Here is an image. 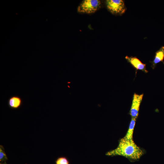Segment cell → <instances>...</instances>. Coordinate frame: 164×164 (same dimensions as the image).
<instances>
[{
  "label": "cell",
  "instance_id": "cell-1",
  "mask_svg": "<svg viewBox=\"0 0 164 164\" xmlns=\"http://www.w3.org/2000/svg\"><path fill=\"white\" fill-rule=\"evenodd\" d=\"M143 150L138 146L133 139H127L124 137L119 140L117 147L107 152L106 155L109 156L120 155L128 159L136 160L144 154Z\"/></svg>",
  "mask_w": 164,
  "mask_h": 164
},
{
  "label": "cell",
  "instance_id": "cell-2",
  "mask_svg": "<svg viewBox=\"0 0 164 164\" xmlns=\"http://www.w3.org/2000/svg\"><path fill=\"white\" fill-rule=\"evenodd\" d=\"M101 4L99 0H84L78 6L77 10L81 13H94L101 8Z\"/></svg>",
  "mask_w": 164,
  "mask_h": 164
},
{
  "label": "cell",
  "instance_id": "cell-3",
  "mask_svg": "<svg viewBox=\"0 0 164 164\" xmlns=\"http://www.w3.org/2000/svg\"><path fill=\"white\" fill-rule=\"evenodd\" d=\"M106 4L108 10L114 15H121L125 11L124 2L122 0H107Z\"/></svg>",
  "mask_w": 164,
  "mask_h": 164
},
{
  "label": "cell",
  "instance_id": "cell-4",
  "mask_svg": "<svg viewBox=\"0 0 164 164\" xmlns=\"http://www.w3.org/2000/svg\"><path fill=\"white\" fill-rule=\"evenodd\" d=\"M143 94H134L132 104L130 111L131 118H137L140 106L142 102Z\"/></svg>",
  "mask_w": 164,
  "mask_h": 164
},
{
  "label": "cell",
  "instance_id": "cell-5",
  "mask_svg": "<svg viewBox=\"0 0 164 164\" xmlns=\"http://www.w3.org/2000/svg\"><path fill=\"white\" fill-rule=\"evenodd\" d=\"M125 58L136 70H141L145 73L148 72L146 68V65L142 63L138 58L135 57L126 56Z\"/></svg>",
  "mask_w": 164,
  "mask_h": 164
},
{
  "label": "cell",
  "instance_id": "cell-6",
  "mask_svg": "<svg viewBox=\"0 0 164 164\" xmlns=\"http://www.w3.org/2000/svg\"><path fill=\"white\" fill-rule=\"evenodd\" d=\"M21 98L17 95H13L9 97L8 101L9 107L12 109H17L19 108L22 104Z\"/></svg>",
  "mask_w": 164,
  "mask_h": 164
},
{
  "label": "cell",
  "instance_id": "cell-7",
  "mask_svg": "<svg viewBox=\"0 0 164 164\" xmlns=\"http://www.w3.org/2000/svg\"><path fill=\"white\" fill-rule=\"evenodd\" d=\"M164 58V46L161 47L155 53L153 60L151 62V67L154 69L157 64L160 62H163Z\"/></svg>",
  "mask_w": 164,
  "mask_h": 164
},
{
  "label": "cell",
  "instance_id": "cell-8",
  "mask_svg": "<svg viewBox=\"0 0 164 164\" xmlns=\"http://www.w3.org/2000/svg\"><path fill=\"white\" fill-rule=\"evenodd\" d=\"M129 128L126 135L124 137L127 139H132L136 121V118H131Z\"/></svg>",
  "mask_w": 164,
  "mask_h": 164
},
{
  "label": "cell",
  "instance_id": "cell-9",
  "mask_svg": "<svg viewBox=\"0 0 164 164\" xmlns=\"http://www.w3.org/2000/svg\"><path fill=\"white\" fill-rule=\"evenodd\" d=\"M56 164H70V162L67 158L65 157H58L55 161Z\"/></svg>",
  "mask_w": 164,
  "mask_h": 164
},
{
  "label": "cell",
  "instance_id": "cell-10",
  "mask_svg": "<svg viewBox=\"0 0 164 164\" xmlns=\"http://www.w3.org/2000/svg\"><path fill=\"white\" fill-rule=\"evenodd\" d=\"M7 159V158L5 152L4 147L2 145L0 146V161L5 162Z\"/></svg>",
  "mask_w": 164,
  "mask_h": 164
},
{
  "label": "cell",
  "instance_id": "cell-11",
  "mask_svg": "<svg viewBox=\"0 0 164 164\" xmlns=\"http://www.w3.org/2000/svg\"><path fill=\"white\" fill-rule=\"evenodd\" d=\"M0 164H2V163H0Z\"/></svg>",
  "mask_w": 164,
  "mask_h": 164
},
{
  "label": "cell",
  "instance_id": "cell-12",
  "mask_svg": "<svg viewBox=\"0 0 164 164\" xmlns=\"http://www.w3.org/2000/svg\"><path fill=\"white\" fill-rule=\"evenodd\" d=\"M5 164H7L6 163H5Z\"/></svg>",
  "mask_w": 164,
  "mask_h": 164
}]
</instances>
